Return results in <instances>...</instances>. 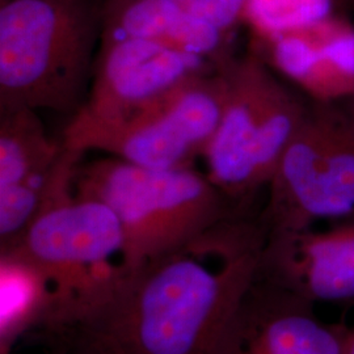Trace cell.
<instances>
[{
  "label": "cell",
  "instance_id": "cell-14",
  "mask_svg": "<svg viewBox=\"0 0 354 354\" xmlns=\"http://www.w3.org/2000/svg\"><path fill=\"white\" fill-rule=\"evenodd\" d=\"M54 304V285L38 266L15 253H0V354H11L23 335L41 328Z\"/></svg>",
  "mask_w": 354,
  "mask_h": 354
},
{
  "label": "cell",
  "instance_id": "cell-17",
  "mask_svg": "<svg viewBox=\"0 0 354 354\" xmlns=\"http://www.w3.org/2000/svg\"><path fill=\"white\" fill-rule=\"evenodd\" d=\"M345 354H354V328L349 330L348 340H346V349Z\"/></svg>",
  "mask_w": 354,
  "mask_h": 354
},
{
  "label": "cell",
  "instance_id": "cell-16",
  "mask_svg": "<svg viewBox=\"0 0 354 354\" xmlns=\"http://www.w3.org/2000/svg\"><path fill=\"white\" fill-rule=\"evenodd\" d=\"M340 104H342L344 111L349 114V117L354 121V96H352V97L348 99V100H345V102H340Z\"/></svg>",
  "mask_w": 354,
  "mask_h": 354
},
{
  "label": "cell",
  "instance_id": "cell-11",
  "mask_svg": "<svg viewBox=\"0 0 354 354\" xmlns=\"http://www.w3.org/2000/svg\"><path fill=\"white\" fill-rule=\"evenodd\" d=\"M251 50L304 89L310 100L342 102L354 96V26L340 13L314 26L252 39Z\"/></svg>",
  "mask_w": 354,
  "mask_h": 354
},
{
  "label": "cell",
  "instance_id": "cell-12",
  "mask_svg": "<svg viewBox=\"0 0 354 354\" xmlns=\"http://www.w3.org/2000/svg\"><path fill=\"white\" fill-rule=\"evenodd\" d=\"M227 33L177 0H109L102 41L143 38L200 55L218 67L234 57Z\"/></svg>",
  "mask_w": 354,
  "mask_h": 354
},
{
  "label": "cell",
  "instance_id": "cell-2",
  "mask_svg": "<svg viewBox=\"0 0 354 354\" xmlns=\"http://www.w3.org/2000/svg\"><path fill=\"white\" fill-rule=\"evenodd\" d=\"M108 1L0 0V111L82 108Z\"/></svg>",
  "mask_w": 354,
  "mask_h": 354
},
{
  "label": "cell",
  "instance_id": "cell-15",
  "mask_svg": "<svg viewBox=\"0 0 354 354\" xmlns=\"http://www.w3.org/2000/svg\"><path fill=\"white\" fill-rule=\"evenodd\" d=\"M337 4L339 0H247L241 24L248 26L252 39H266L337 15Z\"/></svg>",
  "mask_w": 354,
  "mask_h": 354
},
{
  "label": "cell",
  "instance_id": "cell-5",
  "mask_svg": "<svg viewBox=\"0 0 354 354\" xmlns=\"http://www.w3.org/2000/svg\"><path fill=\"white\" fill-rule=\"evenodd\" d=\"M226 100V76L216 68L190 76L158 97L111 120L70 117L61 137L70 150L106 152L145 168L193 167L213 140Z\"/></svg>",
  "mask_w": 354,
  "mask_h": 354
},
{
  "label": "cell",
  "instance_id": "cell-4",
  "mask_svg": "<svg viewBox=\"0 0 354 354\" xmlns=\"http://www.w3.org/2000/svg\"><path fill=\"white\" fill-rule=\"evenodd\" d=\"M219 68L227 82L221 124L203 158L207 176L243 212L268 188L308 109L266 61L250 50Z\"/></svg>",
  "mask_w": 354,
  "mask_h": 354
},
{
  "label": "cell",
  "instance_id": "cell-10",
  "mask_svg": "<svg viewBox=\"0 0 354 354\" xmlns=\"http://www.w3.org/2000/svg\"><path fill=\"white\" fill-rule=\"evenodd\" d=\"M257 277L315 304L354 299V219L268 232Z\"/></svg>",
  "mask_w": 354,
  "mask_h": 354
},
{
  "label": "cell",
  "instance_id": "cell-9",
  "mask_svg": "<svg viewBox=\"0 0 354 354\" xmlns=\"http://www.w3.org/2000/svg\"><path fill=\"white\" fill-rule=\"evenodd\" d=\"M216 68L203 57L151 39L102 41L87 99L71 117L111 120L158 97L190 76Z\"/></svg>",
  "mask_w": 354,
  "mask_h": 354
},
{
  "label": "cell",
  "instance_id": "cell-6",
  "mask_svg": "<svg viewBox=\"0 0 354 354\" xmlns=\"http://www.w3.org/2000/svg\"><path fill=\"white\" fill-rule=\"evenodd\" d=\"M260 213L268 232L354 219V121L340 102H308Z\"/></svg>",
  "mask_w": 354,
  "mask_h": 354
},
{
  "label": "cell",
  "instance_id": "cell-8",
  "mask_svg": "<svg viewBox=\"0 0 354 354\" xmlns=\"http://www.w3.org/2000/svg\"><path fill=\"white\" fill-rule=\"evenodd\" d=\"M349 330L323 322L315 304L256 277L213 354H345Z\"/></svg>",
  "mask_w": 354,
  "mask_h": 354
},
{
  "label": "cell",
  "instance_id": "cell-3",
  "mask_svg": "<svg viewBox=\"0 0 354 354\" xmlns=\"http://www.w3.org/2000/svg\"><path fill=\"white\" fill-rule=\"evenodd\" d=\"M74 185L118 216L124 269L187 251L230 219L251 214L193 167L151 169L113 156L82 159Z\"/></svg>",
  "mask_w": 354,
  "mask_h": 354
},
{
  "label": "cell",
  "instance_id": "cell-7",
  "mask_svg": "<svg viewBox=\"0 0 354 354\" xmlns=\"http://www.w3.org/2000/svg\"><path fill=\"white\" fill-rule=\"evenodd\" d=\"M74 156L23 235L1 252L15 253L38 266L54 285L55 304L46 323L73 299L115 272L122 259L124 232L113 210L76 193Z\"/></svg>",
  "mask_w": 354,
  "mask_h": 354
},
{
  "label": "cell",
  "instance_id": "cell-13",
  "mask_svg": "<svg viewBox=\"0 0 354 354\" xmlns=\"http://www.w3.org/2000/svg\"><path fill=\"white\" fill-rule=\"evenodd\" d=\"M71 150L46 131L38 111H0V190H23L46 201Z\"/></svg>",
  "mask_w": 354,
  "mask_h": 354
},
{
  "label": "cell",
  "instance_id": "cell-1",
  "mask_svg": "<svg viewBox=\"0 0 354 354\" xmlns=\"http://www.w3.org/2000/svg\"><path fill=\"white\" fill-rule=\"evenodd\" d=\"M213 231L198 245L140 266H122L74 299L48 333L73 354H213L257 277L268 238L257 216Z\"/></svg>",
  "mask_w": 354,
  "mask_h": 354
}]
</instances>
